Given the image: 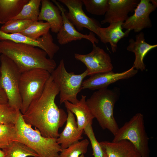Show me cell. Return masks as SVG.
I'll use <instances>...</instances> for the list:
<instances>
[{"instance_id": "obj_27", "label": "cell", "mask_w": 157, "mask_h": 157, "mask_svg": "<svg viewBox=\"0 0 157 157\" xmlns=\"http://www.w3.org/2000/svg\"><path fill=\"white\" fill-rule=\"evenodd\" d=\"M89 144L86 139L78 141L66 148L62 149L58 157H79L86 153Z\"/></svg>"}, {"instance_id": "obj_21", "label": "cell", "mask_w": 157, "mask_h": 157, "mask_svg": "<svg viewBox=\"0 0 157 157\" xmlns=\"http://www.w3.org/2000/svg\"><path fill=\"white\" fill-rule=\"evenodd\" d=\"M86 99V96L82 95L76 104H72L68 101L64 103L67 109L76 115L78 129L80 131H83L88 124H92L94 118L87 104Z\"/></svg>"}, {"instance_id": "obj_15", "label": "cell", "mask_w": 157, "mask_h": 157, "mask_svg": "<svg viewBox=\"0 0 157 157\" xmlns=\"http://www.w3.org/2000/svg\"><path fill=\"white\" fill-rule=\"evenodd\" d=\"M140 1L139 0H108V8L101 24L124 22L129 17V13L134 11Z\"/></svg>"}, {"instance_id": "obj_34", "label": "cell", "mask_w": 157, "mask_h": 157, "mask_svg": "<svg viewBox=\"0 0 157 157\" xmlns=\"http://www.w3.org/2000/svg\"><path fill=\"white\" fill-rule=\"evenodd\" d=\"M79 157H84V154H81Z\"/></svg>"}, {"instance_id": "obj_4", "label": "cell", "mask_w": 157, "mask_h": 157, "mask_svg": "<svg viewBox=\"0 0 157 157\" xmlns=\"http://www.w3.org/2000/svg\"><path fill=\"white\" fill-rule=\"evenodd\" d=\"M15 125L17 141L33 149L39 157H58L62 149L57 138L42 136L36 128L33 129L25 122L20 111Z\"/></svg>"}, {"instance_id": "obj_3", "label": "cell", "mask_w": 157, "mask_h": 157, "mask_svg": "<svg viewBox=\"0 0 157 157\" xmlns=\"http://www.w3.org/2000/svg\"><path fill=\"white\" fill-rule=\"evenodd\" d=\"M116 92L107 88L99 89L86 100L92 116L101 128L107 129L114 136L119 128L113 114L114 106L118 97Z\"/></svg>"}, {"instance_id": "obj_22", "label": "cell", "mask_w": 157, "mask_h": 157, "mask_svg": "<svg viewBox=\"0 0 157 157\" xmlns=\"http://www.w3.org/2000/svg\"><path fill=\"white\" fill-rule=\"evenodd\" d=\"M29 0H0V24H4L17 16Z\"/></svg>"}, {"instance_id": "obj_24", "label": "cell", "mask_w": 157, "mask_h": 157, "mask_svg": "<svg viewBox=\"0 0 157 157\" xmlns=\"http://www.w3.org/2000/svg\"><path fill=\"white\" fill-rule=\"evenodd\" d=\"M41 1L29 0L18 14L12 19H28L33 22L38 21Z\"/></svg>"}, {"instance_id": "obj_29", "label": "cell", "mask_w": 157, "mask_h": 157, "mask_svg": "<svg viewBox=\"0 0 157 157\" xmlns=\"http://www.w3.org/2000/svg\"><path fill=\"white\" fill-rule=\"evenodd\" d=\"M87 11L94 15H105L109 7L108 0H82Z\"/></svg>"}, {"instance_id": "obj_28", "label": "cell", "mask_w": 157, "mask_h": 157, "mask_svg": "<svg viewBox=\"0 0 157 157\" xmlns=\"http://www.w3.org/2000/svg\"><path fill=\"white\" fill-rule=\"evenodd\" d=\"M20 112L8 103L0 104V124L15 125Z\"/></svg>"}, {"instance_id": "obj_1", "label": "cell", "mask_w": 157, "mask_h": 157, "mask_svg": "<svg viewBox=\"0 0 157 157\" xmlns=\"http://www.w3.org/2000/svg\"><path fill=\"white\" fill-rule=\"evenodd\" d=\"M59 93L58 87L51 76L42 95L22 114L25 122L35 127L45 137L57 138L59 129L66 121L67 114L55 102Z\"/></svg>"}, {"instance_id": "obj_19", "label": "cell", "mask_w": 157, "mask_h": 157, "mask_svg": "<svg viewBox=\"0 0 157 157\" xmlns=\"http://www.w3.org/2000/svg\"><path fill=\"white\" fill-rule=\"evenodd\" d=\"M41 9L38 21H45L50 25L51 31L57 33L62 28L63 19L58 7L49 0L41 1Z\"/></svg>"}, {"instance_id": "obj_16", "label": "cell", "mask_w": 157, "mask_h": 157, "mask_svg": "<svg viewBox=\"0 0 157 157\" xmlns=\"http://www.w3.org/2000/svg\"><path fill=\"white\" fill-rule=\"evenodd\" d=\"M135 40L133 38L129 40V45L126 47L127 51L134 53L135 58L133 67L137 70L143 71L146 69L143 59L147 53L157 47V44H150L145 41L144 33L141 31L135 36Z\"/></svg>"}, {"instance_id": "obj_12", "label": "cell", "mask_w": 157, "mask_h": 157, "mask_svg": "<svg viewBox=\"0 0 157 157\" xmlns=\"http://www.w3.org/2000/svg\"><path fill=\"white\" fill-rule=\"evenodd\" d=\"M7 40L39 47L45 51L49 58L51 59H53L60 49L59 46L53 42L52 36L49 31L37 39L34 40L19 33H7L0 30V41Z\"/></svg>"}, {"instance_id": "obj_36", "label": "cell", "mask_w": 157, "mask_h": 157, "mask_svg": "<svg viewBox=\"0 0 157 157\" xmlns=\"http://www.w3.org/2000/svg\"></svg>"}, {"instance_id": "obj_5", "label": "cell", "mask_w": 157, "mask_h": 157, "mask_svg": "<svg viewBox=\"0 0 157 157\" xmlns=\"http://www.w3.org/2000/svg\"><path fill=\"white\" fill-rule=\"evenodd\" d=\"M51 76L48 71L35 68L22 73L19 92L22 100L20 111L22 114L27 110L31 103L42 94Z\"/></svg>"}, {"instance_id": "obj_20", "label": "cell", "mask_w": 157, "mask_h": 157, "mask_svg": "<svg viewBox=\"0 0 157 157\" xmlns=\"http://www.w3.org/2000/svg\"><path fill=\"white\" fill-rule=\"evenodd\" d=\"M123 22H112L110 23L109 26L107 27H100L98 28L99 35V38L101 41L105 44L109 43L113 53L116 51L119 41L122 38L128 36L130 32L129 30H126L125 32L123 31L122 26Z\"/></svg>"}, {"instance_id": "obj_2", "label": "cell", "mask_w": 157, "mask_h": 157, "mask_svg": "<svg viewBox=\"0 0 157 157\" xmlns=\"http://www.w3.org/2000/svg\"><path fill=\"white\" fill-rule=\"evenodd\" d=\"M0 53L12 60L22 73L40 68L51 74L56 67L55 61L48 58L45 51L30 44L8 40L0 41Z\"/></svg>"}, {"instance_id": "obj_8", "label": "cell", "mask_w": 157, "mask_h": 157, "mask_svg": "<svg viewBox=\"0 0 157 157\" xmlns=\"http://www.w3.org/2000/svg\"><path fill=\"white\" fill-rule=\"evenodd\" d=\"M0 88L5 92L8 104L20 110L22 100L19 87L22 73L14 62L5 55H0Z\"/></svg>"}, {"instance_id": "obj_18", "label": "cell", "mask_w": 157, "mask_h": 157, "mask_svg": "<svg viewBox=\"0 0 157 157\" xmlns=\"http://www.w3.org/2000/svg\"><path fill=\"white\" fill-rule=\"evenodd\" d=\"M67 110V116L65 127L57 138V142L60 144L62 149L67 148L83 138L82 135L84 131L78 129L74 114L69 110Z\"/></svg>"}, {"instance_id": "obj_13", "label": "cell", "mask_w": 157, "mask_h": 157, "mask_svg": "<svg viewBox=\"0 0 157 157\" xmlns=\"http://www.w3.org/2000/svg\"><path fill=\"white\" fill-rule=\"evenodd\" d=\"M138 70L133 66L126 71L115 73L112 71L96 74L90 77L82 82L81 90L88 89L95 90L107 88L112 83L119 80L127 79L134 76Z\"/></svg>"}, {"instance_id": "obj_14", "label": "cell", "mask_w": 157, "mask_h": 157, "mask_svg": "<svg viewBox=\"0 0 157 157\" xmlns=\"http://www.w3.org/2000/svg\"><path fill=\"white\" fill-rule=\"evenodd\" d=\"M52 1L59 8L63 18V26L57 34V38L60 44L64 45L82 39L88 40L92 45L98 43L99 40L95 37L93 33L90 31L88 34H84L78 31L66 16L65 12L66 10L56 0H52Z\"/></svg>"}, {"instance_id": "obj_33", "label": "cell", "mask_w": 157, "mask_h": 157, "mask_svg": "<svg viewBox=\"0 0 157 157\" xmlns=\"http://www.w3.org/2000/svg\"><path fill=\"white\" fill-rule=\"evenodd\" d=\"M0 157H5L4 152L1 149H0Z\"/></svg>"}, {"instance_id": "obj_11", "label": "cell", "mask_w": 157, "mask_h": 157, "mask_svg": "<svg viewBox=\"0 0 157 157\" xmlns=\"http://www.w3.org/2000/svg\"><path fill=\"white\" fill-rule=\"evenodd\" d=\"M157 2L154 0H140L134 14L123 22L122 28L139 33L144 28L151 27L152 24L149 15L156 9Z\"/></svg>"}, {"instance_id": "obj_32", "label": "cell", "mask_w": 157, "mask_h": 157, "mask_svg": "<svg viewBox=\"0 0 157 157\" xmlns=\"http://www.w3.org/2000/svg\"><path fill=\"white\" fill-rule=\"evenodd\" d=\"M8 103L7 96L4 90L0 88V104H6Z\"/></svg>"}, {"instance_id": "obj_6", "label": "cell", "mask_w": 157, "mask_h": 157, "mask_svg": "<svg viewBox=\"0 0 157 157\" xmlns=\"http://www.w3.org/2000/svg\"><path fill=\"white\" fill-rule=\"evenodd\" d=\"M87 76L86 70L80 74L68 72L63 60H61L58 67L51 73V78L59 89L60 104L66 101L73 104L78 102L77 94L82 90L83 79Z\"/></svg>"}, {"instance_id": "obj_23", "label": "cell", "mask_w": 157, "mask_h": 157, "mask_svg": "<svg viewBox=\"0 0 157 157\" xmlns=\"http://www.w3.org/2000/svg\"><path fill=\"white\" fill-rule=\"evenodd\" d=\"M2 150L5 157H39L33 149L18 141L13 142Z\"/></svg>"}, {"instance_id": "obj_7", "label": "cell", "mask_w": 157, "mask_h": 157, "mask_svg": "<svg viewBox=\"0 0 157 157\" xmlns=\"http://www.w3.org/2000/svg\"><path fill=\"white\" fill-rule=\"evenodd\" d=\"M130 141L140 153L141 157H149V138L146 132L143 115L136 113L130 120L119 128L112 140Z\"/></svg>"}, {"instance_id": "obj_25", "label": "cell", "mask_w": 157, "mask_h": 157, "mask_svg": "<svg viewBox=\"0 0 157 157\" xmlns=\"http://www.w3.org/2000/svg\"><path fill=\"white\" fill-rule=\"evenodd\" d=\"M50 29L49 24L42 21L33 22L26 29L19 33L34 40H37L47 33Z\"/></svg>"}, {"instance_id": "obj_31", "label": "cell", "mask_w": 157, "mask_h": 157, "mask_svg": "<svg viewBox=\"0 0 157 157\" xmlns=\"http://www.w3.org/2000/svg\"><path fill=\"white\" fill-rule=\"evenodd\" d=\"M83 131L84 134L87 136L90 140L94 157H107L99 142L97 141L95 137L92 124H89L87 125L84 129Z\"/></svg>"}, {"instance_id": "obj_9", "label": "cell", "mask_w": 157, "mask_h": 157, "mask_svg": "<svg viewBox=\"0 0 157 157\" xmlns=\"http://www.w3.org/2000/svg\"><path fill=\"white\" fill-rule=\"evenodd\" d=\"M65 5L68 11L65 12L69 20L75 27L78 31H81L86 28L99 37L97 29L101 27L96 19L90 18L85 14L82 9V0H58Z\"/></svg>"}, {"instance_id": "obj_30", "label": "cell", "mask_w": 157, "mask_h": 157, "mask_svg": "<svg viewBox=\"0 0 157 157\" xmlns=\"http://www.w3.org/2000/svg\"><path fill=\"white\" fill-rule=\"evenodd\" d=\"M33 22L28 19H12L3 24L0 30L7 33H20L27 28Z\"/></svg>"}, {"instance_id": "obj_26", "label": "cell", "mask_w": 157, "mask_h": 157, "mask_svg": "<svg viewBox=\"0 0 157 157\" xmlns=\"http://www.w3.org/2000/svg\"><path fill=\"white\" fill-rule=\"evenodd\" d=\"M15 125L0 124V149L6 147L14 141H17Z\"/></svg>"}, {"instance_id": "obj_10", "label": "cell", "mask_w": 157, "mask_h": 157, "mask_svg": "<svg viewBox=\"0 0 157 157\" xmlns=\"http://www.w3.org/2000/svg\"><path fill=\"white\" fill-rule=\"evenodd\" d=\"M92 51L88 54H74L76 59L86 66L88 76L112 71L113 66L109 54L95 44L92 45Z\"/></svg>"}, {"instance_id": "obj_17", "label": "cell", "mask_w": 157, "mask_h": 157, "mask_svg": "<svg viewBox=\"0 0 157 157\" xmlns=\"http://www.w3.org/2000/svg\"><path fill=\"white\" fill-rule=\"evenodd\" d=\"M99 143L107 157H141L135 147L128 140L105 141Z\"/></svg>"}, {"instance_id": "obj_35", "label": "cell", "mask_w": 157, "mask_h": 157, "mask_svg": "<svg viewBox=\"0 0 157 157\" xmlns=\"http://www.w3.org/2000/svg\"><path fill=\"white\" fill-rule=\"evenodd\" d=\"M0 77H1V73H0Z\"/></svg>"}]
</instances>
